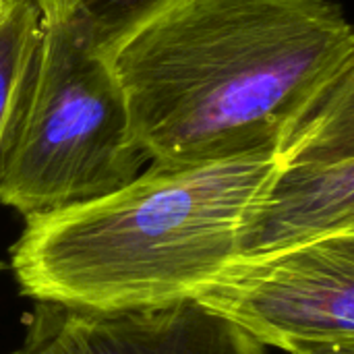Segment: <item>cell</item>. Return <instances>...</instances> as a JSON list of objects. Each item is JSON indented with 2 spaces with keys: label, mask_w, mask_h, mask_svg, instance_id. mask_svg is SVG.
Listing matches in <instances>:
<instances>
[{
  "label": "cell",
  "mask_w": 354,
  "mask_h": 354,
  "mask_svg": "<svg viewBox=\"0 0 354 354\" xmlns=\"http://www.w3.org/2000/svg\"><path fill=\"white\" fill-rule=\"evenodd\" d=\"M147 162L278 151L354 71L332 0H180L106 56Z\"/></svg>",
  "instance_id": "obj_1"
},
{
  "label": "cell",
  "mask_w": 354,
  "mask_h": 354,
  "mask_svg": "<svg viewBox=\"0 0 354 354\" xmlns=\"http://www.w3.org/2000/svg\"><path fill=\"white\" fill-rule=\"evenodd\" d=\"M280 160L151 164L104 197L25 220L10 247L21 295L100 315L195 301L239 261Z\"/></svg>",
  "instance_id": "obj_2"
},
{
  "label": "cell",
  "mask_w": 354,
  "mask_h": 354,
  "mask_svg": "<svg viewBox=\"0 0 354 354\" xmlns=\"http://www.w3.org/2000/svg\"><path fill=\"white\" fill-rule=\"evenodd\" d=\"M145 162L106 56L73 21L41 15L29 83L0 149V203L25 220L46 216L129 185Z\"/></svg>",
  "instance_id": "obj_3"
},
{
  "label": "cell",
  "mask_w": 354,
  "mask_h": 354,
  "mask_svg": "<svg viewBox=\"0 0 354 354\" xmlns=\"http://www.w3.org/2000/svg\"><path fill=\"white\" fill-rule=\"evenodd\" d=\"M195 303L266 348L354 340V232L241 259Z\"/></svg>",
  "instance_id": "obj_4"
},
{
  "label": "cell",
  "mask_w": 354,
  "mask_h": 354,
  "mask_svg": "<svg viewBox=\"0 0 354 354\" xmlns=\"http://www.w3.org/2000/svg\"><path fill=\"white\" fill-rule=\"evenodd\" d=\"M342 232H354V71L284 143L239 261Z\"/></svg>",
  "instance_id": "obj_5"
},
{
  "label": "cell",
  "mask_w": 354,
  "mask_h": 354,
  "mask_svg": "<svg viewBox=\"0 0 354 354\" xmlns=\"http://www.w3.org/2000/svg\"><path fill=\"white\" fill-rule=\"evenodd\" d=\"M23 344L44 354H268L195 301L116 315L37 303L25 317Z\"/></svg>",
  "instance_id": "obj_6"
},
{
  "label": "cell",
  "mask_w": 354,
  "mask_h": 354,
  "mask_svg": "<svg viewBox=\"0 0 354 354\" xmlns=\"http://www.w3.org/2000/svg\"><path fill=\"white\" fill-rule=\"evenodd\" d=\"M41 37V12L33 0L0 6V149L29 83Z\"/></svg>",
  "instance_id": "obj_7"
},
{
  "label": "cell",
  "mask_w": 354,
  "mask_h": 354,
  "mask_svg": "<svg viewBox=\"0 0 354 354\" xmlns=\"http://www.w3.org/2000/svg\"><path fill=\"white\" fill-rule=\"evenodd\" d=\"M41 15L73 21L108 56L114 46L180 0H33Z\"/></svg>",
  "instance_id": "obj_8"
},
{
  "label": "cell",
  "mask_w": 354,
  "mask_h": 354,
  "mask_svg": "<svg viewBox=\"0 0 354 354\" xmlns=\"http://www.w3.org/2000/svg\"><path fill=\"white\" fill-rule=\"evenodd\" d=\"M288 354H354V340H324L303 342L290 348Z\"/></svg>",
  "instance_id": "obj_9"
},
{
  "label": "cell",
  "mask_w": 354,
  "mask_h": 354,
  "mask_svg": "<svg viewBox=\"0 0 354 354\" xmlns=\"http://www.w3.org/2000/svg\"><path fill=\"white\" fill-rule=\"evenodd\" d=\"M10 354H44V353H39V351H35V348H31V346H21L19 351H15V353H10Z\"/></svg>",
  "instance_id": "obj_10"
},
{
  "label": "cell",
  "mask_w": 354,
  "mask_h": 354,
  "mask_svg": "<svg viewBox=\"0 0 354 354\" xmlns=\"http://www.w3.org/2000/svg\"><path fill=\"white\" fill-rule=\"evenodd\" d=\"M2 270H4V263H2V261H0V272H2Z\"/></svg>",
  "instance_id": "obj_11"
},
{
  "label": "cell",
  "mask_w": 354,
  "mask_h": 354,
  "mask_svg": "<svg viewBox=\"0 0 354 354\" xmlns=\"http://www.w3.org/2000/svg\"><path fill=\"white\" fill-rule=\"evenodd\" d=\"M2 4H4V0H0V6H2Z\"/></svg>",
  "instance_id": "obj_12"
}]
</instances>
